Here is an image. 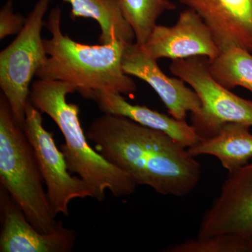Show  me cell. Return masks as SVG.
<instances>
[{
	"instance_id": "5b68a950",
	"label": "cell",
	"mask_w": 252,
	"mask_h": 252,
	"mask_svg": "<svg viewBox=\"0 0 252 252\" xmlns=\"http://www.w3.org/2000/svg\"><path fill=\"white\" fill-rule=\"evenodd\" d=\"M51 0H38L14 41L0 53V88L18 124L23 127L31 83L47 58L41 31Z\"/></svg>"
},
{
	"instance_id": "7a4b0ae2",
	"label": "cell",
	"mask_w": 252,
	"mask_h": 252,
	"mask_svg": "<svg viewBox=\"0 0 252 252\" xmlns=\"http://www.w3.org/2000/svg\"><path fill=\"white\" fill-rule=\"evenodd\" d=\"M74 92L77 88L69 83L39 79L32 84L29 99L61 130L65 141L61 150L68 169L90 186L94 200L103 201L107 190L117 198L132 195L137 186L133 179L89 144L79 120V106L67 101V94Z\"/></svg>"
},
{
	"instance_id": "30bf717a",
	"label": "cell",
	"mask_w": 252,
	"mask_h": 252,
	"mask_svg": "<svg viewBox=\"0 0 252 252\" xmlns=\"http://www.w3.org/2000/svg\"><path fill=\"white\" fill-rule=\"evenodd\" d=\"M0 252H70L75 246V230L59 220L54 230L41 233L3 187L0 189Z\"/></svg>"
},
{
	"instance_id": "2e32d148",
	"label": "cell",
	"mask_w": 252,
	"mask_h": 252,
	"mask_svg": "<svg viewBox=\"0 0 252 252\" xmlns=\"http://www.w3.org/2000/svg\"><path fill=\"white\" fill-rule=\"evenodd\" d=\"M212 77L228 90L237 86L252 93V55L239 46L220 51L216 58L208 59Z\"/></svg>"
},
{
	"instance_id": "ac0fdd59",
	"label": "cell",
	"mask_w": 252,
	"mask_h": 252,
	"mask_svg": "<svg viewBox=\"0 0 252 252\" xmlns=\"http://www.w3.org/2000/svg\"><path fill=\"white\" fill-rule=\"evenodd\" d=\"M165 252H250L241 238L232 234L190 239L183 243L169 245Z\"/></svg>"
},
{
	"instance_id": "4fadbf2b",
	"label": "cell",
	"mask_w": 252,
	"mask_h": 252,
	"mask_svg": "<svg viewBox=\"0 0 252 252\" xmlns=\"http://www.w3.org/2000/svg\"><path fill=\"white\" fill-rule=\"evenodd\" d=\"M79 94L85 99L94 101L104 114L123 116L146 127L161 131L184 148L188 149L200 140L193 126L189 125L186 120L169 117L144 105L129 103L122 94L99 91Z\"/></svg>"
},
{
	"instance_id": "9a60e30c",
	"label": "cell",
	"mask_w": 252,
	"mask_h": 252,
	"mask_svg": "<svg viewBox=\"0 0 252 252\" xmlns=\"http://www.w3.org/2000/svg\"><path fill=\"white\" fill-rule=\"evenodd\" d=\"M70 4L69 16L91 18L100 27L99 44H107L114 40L133 42L135 33L123 14L119 0H63Z\"/></svg>"
},
{
	"instance_id": "3957f363",
	"label": "cell",
	"mask_w": 252,
	"mask_h": 252,
	"mask_svg": "<svg viewBox=\"0 0 252 252\" xmlns=\"http://www.w3.org/2000/svg\"><path fill=\"white\" fill-rule=\"evenodd\" d=\"M62 12L51 10L45 26L51 34L43 39L47 58L36 77L42 80L62 81L82 91H109L130 95L137 90L135 81L123 70L125 41L88 45L73 40L61 29Z\"/></svg>"
},
{
	"instance_id": "277c9868",
	"label": "cell",
	"mask_w": 252,
	"mask_h": 252,
	"mask_svg": "<svg viewBox=\"0 0 252 252\" xmlns=\"http://www.w3.org/2000/svg\"><path fill=\"white\" fill-rule=\"evenodd\" d=\"M0 183L27 220L41 233L59 220L50 205L34 149L0 94Z\"/></svg>"
},
{
	"instance_id": "d6986e66",
	"label": "cell",
	"mask_w": 252,
	"mask_h": 252,
	"mask_svg": "<svg viewBox=\"0 0 252 252\" xmlns=\"http://www.w3.org/2000/svg\"><path fill=\"white\" fill-rule=\"evenodd\" d=\"M26 19L23 15L14 12L12 0H8L0 11V39L18 34L24 27Z\"/></svg>"
},
{
	"instance_id": "9c48e42d",
	"label": "cell",
	"mask_w": 252,
	"mask_h": 252,
	"mask_svg": "<svg viewBox=\"0 0 252 252\" xmlns=\"http://www.w3.org/2000/svg\"><path fill=\"white\" fill-rule=\"evenodd\" d=\"M142 47L157 61L194 56L212 60L220 52L211 30L200 15L190 8L180 13L174 26L157 24Z\"/></svg>"
},
{
	"instance_id": "7c38bea8",
	"label": "cell",
	"mask_w": 252,
	"mask_h": 252,
	"mask_svg": "<svg viewBox=\"0 0 252 252\" xmlns=\"http://www.w3.org/2000/svg\"><path fill=\"white\" fill-rule=\"evenodd\" d=\"M196 11L220 51L239 46L252 53V0H179Z\"/></svg>"
},
{
	"instance_id": "8fae6325",
	"label": "cell",
	"mask_w": 252,
	"mask_h": 252,
	"mask_svg": "<svg viewBox=\"0 0 252 252\" xmlns=\"http://www.w3.org/2000/svg\"><path fill=\"white\" fill-rule=\"evenodd\" d=\"M122 68L129 76L145 81L158 94L169 114L179 120H185L187 113L198 115L202 104L198 94L180 78L169 77L149 56L142 46L126 43L122 56Z\"/></svg>"
},
{
	"instance_id": "ba28073f",
	"label": "cell",
	"mask_w": 252,
	"mask_h": 252,
	"mask_svg": "<svg viewBox=\"0 0 252 252\" xmlns=\"http://www.w3.org/2000/svg\"><path fill=\"white\" fill-rule=\"evenodd\" d=\"M236 235L252 252V160L229 172L220 195L203 215L198 237Z\"/></svg>"
},
{
	"instance_id": "6da1fadb",
	"label": "cell",
	"mask_w": 252,
	"mask_h": 252,
	"mask_svg": "<svg viewBox=\"0 0 252 252\" xmlns=\"http://www.w3.org/2000/svg\"><path fill=\"white\" fill-rule=\"evenodd\" d=\"M94 149L137 185L164 195L182 197L198 185L201 165L166 134L128 118L103 114L86 132Z\"/></svg>"
},
{
	"instance_id": "52a82bcc",
	"label": "cell",
	"mask_w": 252,
	"mask_h": 252,
	"mask_svg": "<svg viewBox=\"0 0 252 252\" xmlns=\"http://www.w3.org/2000/svg\"><path fill=\"white\" fill-rule=\"evenodd\" d=\"M39 109L28 99L23 131L34 149L49 198L56 216H69V205L77 198L94 199V190L79 176H73L58 148L54 132L46 130Z\"/></svg>"
},
{
	"instance_id": "8992f818",
	"label": "cell",
	"mask_w": 252,
	"mask_h": 252,
	"mask_svg": "<svg viewBox=\"0 0 252 252\" xmlns=\"http://www.w3.org/2000/svg\"><path fill=\"white\" fill-rule=\"evenodd\" d=\"M170 71L189 84L201 102V113L191 117L200 139L213 137L228 123L252 126V100L239 97L217 82L209 71L208 59L174 60Z\"/></svg>"
},
{
	"instance_id": "e0dca14e",
	"label": "cell",
	"mask_w": 252,
	"mask_h": 252,
	"mask_svg": "<svg viewBox=\"0 0 252 252\" xmlns=\"http://www.w3.org/2000/svg\"><path fill=\"white\" fill-rule=\"evenodd\" d=\"M123 14L135 33L136 43L143 46L159 17L176 9L171 0H119Z\"/></svg>"
},
{
	"instance_id": "5bb4252c",
	"label": "cell",
	"mask_w": 252,
	"mask_h": 252,
	"mask_svg": "<svg viewBox=\"0 0 252 252\" xmlns=\"http://www.w3.org/2000/svg\"><path fill=\"white\" fill-rule=\"evenodd\" d=\"M250 126L228 123L213 137L200 139L187 151L195 157L214 156L228 172L245 166L252 159V134Z\"/></svg>"
}]
</instances>
